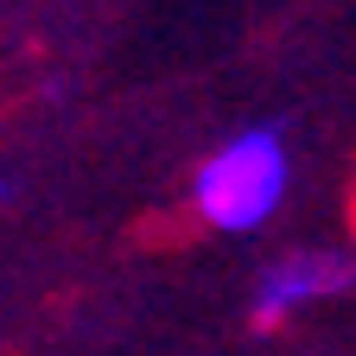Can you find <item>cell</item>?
Returning a JSON list of instances; mask_svg holds the SVG:
<instances>
[{
	"label": "cell",
	"instance_id": "obj_1",
	"mask_svg": "<svg viewBox=\"0 0 356 356\" xmlns=\"http://www.w3.org/2000/svg\"><path fill=\"white\" fill-rule=\"evenodd\" d=\"M293 185V153L280 127H242L229 134L197 172H191V216L216 236H254L280 216Z\"/></svg>",
	"mask_w": 356,
	"mask_h": 356
},
{
	"label": "cell",
	"instance_id": "obj_2",
	"mask_svg": "<svg viewBox=\"0 0 356 356\" xmlns=\"http://www.w3.org/2000/svg\"><path fill=\"white\" fill-rule=\"evenodd\" d=\"M350 280H356V261H350L343 248H299V254H280V261L254 280L248 325H254V331H280L286 318H299L305 305L337 299Z\"/></svg>",
	"mask_w": 356,
	"mask_h": 356
},
{
	"label": "cell",
	"instance_id": "obj_3",
	"mask_svg": "<svg viewBox=\"0 0 356 356\" xmlns=\"http://www.w3.org/2000/svg\"><path fill=\"white\" fill-rule=\"evenodd\" d=\"M0 197H7V185H0Z\"/></svg>",
	"mask_w": 356,
	"mask_h": 356
}]
</instances>
